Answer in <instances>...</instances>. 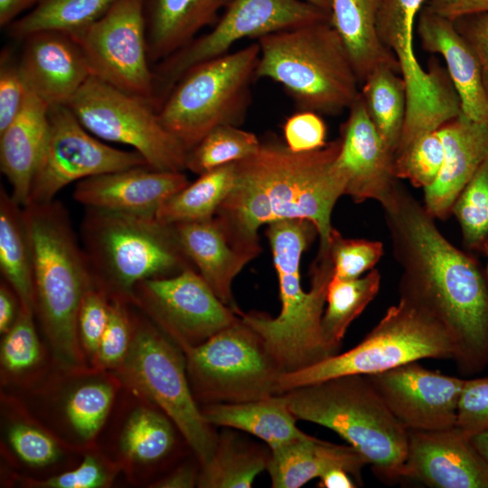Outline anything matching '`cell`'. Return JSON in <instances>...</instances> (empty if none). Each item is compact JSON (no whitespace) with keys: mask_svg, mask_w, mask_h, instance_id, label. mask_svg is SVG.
I'll return each instance as SVG.
<instances>
[{"mask_svg":"<svg viewBox=\"0 0 488 488\" xmlns=\"http://www.w3.org/2000/svg\"><path fill=\"white\" fill-rule=\"evenodd\" d=\"M49 105L30 90L20 114L0 132V168L22 207L29 202L43 149Z\"/></svg>","mask_w":488,"mask_h":488,"instance_id":"484cf974","label":"cell"},{"mask_svg":"<svg viewBox=\"0 0 488 488\" xmlns=\"http://www.w3.org/2000/svg\"><path fill=\"white\" fill-rule=\"evenodd\" d=\"M231 0H144L149 61L158 63L214 25Z\"/></svg>","mask_w":488,"mask_h":488,"instance_id":"83f0119b","label":"cell"},{"mask_svg":"<svg viewBox=\"0 0 488 488\" xmlns=\"http://www.w3.org/2000/svg\"><path fill=\"white\" fill-rule=\"evenodd\" d=\"M361 96L373 125L395 156L407 114L401 74L389 66L379 67L361 83Z\"/></svg>","mask_w":488,"mask_h":488,"instance_id":"836d02e7","label":"cell"},{"mask_svg":"<svg viewBox=\"0 0 488 488\" xmlns=\"http://www.w3.org/2000/svg\"><path fill=\"white\" fill-rule=\"evenodd\" d=\"M426 5L452 21L465 15L488 12V0H427Z\"/></svg>","mask_w":488,"mask_h":488,"instance_id":"f5cc1de1","label":"cell"},{"mask_svg":"<svg viewBox=\"0 0 488 488\" xmlns=\"http://www.w3.org/2000/svg\"><path fill=\"white\" fill-rule=\"evenodd\" d=\"M145 165L138 152L112 147L93 136L66 105H52L28 203L50 202L74 182Z\"/></svg>","mask_w":488,"mask_h":488,"instance_id":"2e32d148","label":"cell"},{"mask_svg":"<svg viewBox=\"0 0 488 488\" xmlns=\"http://www.w3.org/2000/svg\"><path fill=\"white\" fill-rule=\"evenodd\" d=\"M115 394V382L105 379L84 382L70 393L64 413L81 440L91 441L96 436L109 413Z\"/></svg>","mask_w":488,"mask_h":488,"instance_id":"ab89813d","label":"cell"},{"mask_svg":"<svg viewBox=\"0 0 488 488\" xmlns=\"http://www.w3.org/2000/svg\"><path fill=\"white\" fill-rule=\"evenodd\" d=\"M284 143L295 153L311 152L326 145V126L320 114L299 110L283 125Z\"/></svg>","mask_w":488,"mask_h":488,"instance_id":"f907efd6","label":"cell"},{"mask_svg":"<svg viewBox=\"0 0 488 488\" xmlns=\"http://www.w3.org/2000/svg\"><path fill=\"white\" fill-rule=\"evenodd\" d=\"M261 141L239 126L223 125L210 131L188 152L186 170L198 175L239 162L253 155Z\"/></svg>","mask_w":488,"mask_h":488,"instance_id":"74e56055","label":"cell"},{"mask_svg":"<svg viewBox=\"0 0 488 488\" xmlns=\"http://www.w3.org/2000/svg\"><path fill=\"white\" fill-rule=\"evenodd\" d=\"M427 0H383L377 30L382 43L395 55L407 90V114L401 139L410 143L437 130L461 113L460 100L447 74L431 60L427 71L414 51V33Z\"/></svg>","mask_w":488,"mask_h":488,"instance_id":"4fadbf2b","label":"cell"},{"mask_svg":"<svg viewBox=\"0 0 488 488\" xmlns=\"http://www.w3.org/2000/svg\"><path fill=\"white\" fill-rule=\"evenodd\" d=\"M117 370L130 389L172 420L201 466L206 464L218 435L192 394L182 349L161 329L136 319L129 350Z\"/></svg>","mask_w":488,"mask_h":488,"instance_id":"30bf717a","label":"cell"},{"mask_svg":"<svg viewBox=\"0 0 488 488\" xmlns=\"http://www.w3.org/2000/svg\"><path fill=\"white\" fill-rule=\"evenodd\" d=\"M367 376L408 431H437L455 426L465 379L427 370L418 361Z\"/></svg>","mask_w":488,"mask_h":488,"instance_id":"ac0fdd59","label":"cell"},{"mask_svg":"<svg viewBox=\"0 0 488 488\" xmlns=\"http://www.w3.org/2000/svg\"><path fill=\"white\" fill-rule=\"evenodd\" d=\"M80 232L95 281L110 298L129 303L140 282L194 267L174 226L155 217L86 208Z\"/></svg>","mask_w":488,"mask_h":488,"instance_id":"52a82bcc","label":"cell"},{"mask_svg":"<svg viewBox=\"0 0 488 488\" xmlns=\"http://www.w3.org/2000/svg\"><path fill=\"white\" fill-rule=\"evenodd\" d=\"M324 21L330 22L327 13L303 0H231L209 33L156 63L155 104L160 107L189 69L228 53L240 40Z\"/></svg>","mask_w":488,"mask_h":488,"instance_id":"5bb4252c","label":"cell"},{"mask_svg":"<svg viewBox=\"0 0 488 488\" xmlns=\"http://www.w3.org/2000/svg\"><path fill=\"white\" fill-rule=\"evenodd\" d=\"M161 412L144 406L130 414L119 437L120 451L126 460L152 465L172 452L175 443L174 424Z\"/></svg>","mask_w":488,"mask_h":488,"instance_id":"8d00e7d4","label":"cell"},{"mask_svg":"<svg viewBox=\"0 0 488 488\" xmlns=\"http://www.w3.org/2000/svg\"><path fill=\"white\" fill-rule=\"evenodd\" d=\"M235 179L236 163L200 174L196 181L189 183L162 204L155 214L156 220L174 225L213 218L233 188Z\"/></svg>","mask_w":488,"mask_h":488,"instance_id":"d6a6232c","label":"cell"},{"mask_svg":"<svg viewBox=\"0 0 488 488\" xmlns=\"http://www.w3.org/2000/svg\"><path fill=\"white\" fill-rule=\"evenodd\" d=\"M34 312L21 305L12 327L4 333L0 359L2 370L10 375L25 373L42 360V346L33 322Z\"/></svg>","mask_w":488,"mask_h":488,"instance_id":"b9f144b4","label":"cell"},{"mask_svg":"<svg viewBox=\"0 0 488 488\" xmlns=\"http://www.w3.org/2000/svg\"><path fill=\"white\" fill-rule=\"evenodd\" d=\"M66 106L93 136L132 147L151 168L186 170L188 151L150 101L90 76Z\"/></svg>","mask_w":488,"mask_h":488,"instance_id":"7c38bea8","label":"cell"},{"mask_svg":"<svg viewBox=\"0 0 488 488\" xmlns=\"http://www.w3.org/2000/svg\"><path fill=\"white\" fill-rule=\"evenodd\" d=\"M199 473L192 466L185 465L155 483L161 488H191L197 485Z\"/></svg>","mask_w":488,"mask_h":488,"instance_id":"11a10c76","label":"cell"},{"mask_svg":"<svg viewBox=\"0 0 488 488\" xmlns=\"http://www.w3.org/2000/svg\"><path fill=\"white\" fill-rule=\"evenodd\" d=\"M117 0H37L35 5L7 27L10 37L22 41L40 31L72 35L102 17Z\"/></svg>","mask_w":488,"mask_h":488,"instance_id":"e575fe53","label":"cell"},{"mask_svg":"<svg viewBox=\"0 0 488 488\" xmlns=\"http://www.w3.org/2000/svg\"><path fill=\"white\" fill-rule=\"evenodd\" d=\"M183 352L197 402L241 403L278 395L284 371L258 333L239 317Z\"/></svg>","mask_w":488,"mask_h":488,"instance_id":"8fae6325","label":"cell"},{"mask_svg":"<svg viewBox=\"0 0 488 488\" xmlns=\"http://www.w3.org/2000/svg\"><path fill=\"white\" fill-rule=\"evenodd\" d=\"M348 111L340 129L337 157L346 181L344 195L358 203L374 200L383 206L398 184L394 154L373 125L361 95Z\"/></svg>","mask_w":488,"mask_h":488,"instance_id":"d6986e66","label":"cell"},{"mask_svg":"<svg viewBox=\"0 0 488 488\" xmlns=\"http://www.w3.org/2000/svg\"><path fill=\"white\" fill-rule=\"evenodd\" d=\"M453 23L479 61L488 95V12L461 16Z\"/></svg>","mask_w":488,"mask_h":488,"instance_id":"816d5d0a","label":"cell"},{"mask_svg":"<svg viewBox=\"0 0 488 488\" xmlns=\"http://www.w3.org/2000/svg\"><path fill=\"white\" fill-rule=\"evenodd\" d=\"M474 445L488 461V430L471 437Z\"/></svg>","mask_w":488,"mask_h":488,"instance_id":"680465c9","label":"cell"},{"mask_svg":"<svg viewBox=\"0 0 488 488\" xmlns=\"http://www.w3.org/2000/svg\"><path fill=\"white\" fill-rule=\"evenodd\" d=\"M30 240L35 314L62 368L86 369L78 334V313L86 293L98 286L66 207L59 201L23 207Z\"/></svg>","mask_w":488,"mask_h":488,"instance_id":"277c9868","label":"cell"},{"mask_svg":"<svg viewBox=\"0 0 488 488\" xmlns=\"http://www.w3.org/2000/svg\"><path fill=\"white\" fill-rule=\"evenodd\" d=\"M455 347L445 326L413 301L399 296L357 345L304 369L284 372L278 394L332 378L383 372L423 359H454Z\"/></svg>","mask_w":488,"mask_h":488,"instance_id":"ba28073f","label":"cell"},{"mask_svg":"<svg viewBox=\"0 0 488 488\" xmlns=\"http://www.w3.org/2000/svg\"><path fill=\"white\" fill-rule=\"evenodd\" d=\"M19 66L29 89L49 106L67 105L91 76L71 35L40 31L23 40Z\"/></svg>","mask_w":488,"mask_h":488,"instance_id":"7402d4cb","label":"cell"},{"mask_svg":"<svg viewBox=\"0 0 488 488\" xmlns=\"http://www.w3.org/2000/svg\"><path fill=\"white\" fill-rule=\"evenodd\" d=\"M396 259L400 296L422 306L447 330L465 375L488 366V281L478 262L450 243L434 218L402 185L382 206Z\"/></svg>","mask_w":488,"mask_h":488,"instance_id":"6da1fadb","label":"cell"},{"mask_svg":"<svg viewBox=\"0 0 488 488\" xmlns=\"http://www.w3.org/2000/svg\"><path fill=\"white\" fill-rule=\"evenodd\" d=\"M408 433L402 479L432 488H488V461L455 427Z\"/></svg>","mask_w":488,"mask_h":488,"instance_id":"ffe728a7","label":"cell"},{"mask_svg":"<svg viewBox=\"0 0 488 488\" xmlns=\"http://www.w3.org/2000/svg\"><path fill=\"white\" fill-rule=\"evenodd\" d=\"M269 451L243 442L229 432L218 436L215 449L199 472L198 487L249 488L265 469Z\"/></svg>","mask_w":488,"mask_h":488,"instance_id":"1f68e13d","label":"cell"},{"mask_svg":"<svg viewBox=\"0 0 488 488\" xmlns=\"http://www.w3.org/2000/svg\"><path fill=\"white\" fill-rule=\"evenodd\" d=\"M29 92L19 61L9 49H3L0 56V132L20 114Z\"/></svg>","mask_w":488,"mask_h":488,"instance_id":"c3c4849f","label":"cell"},{"mask_svg":"<svg viewBox=\"0 0 488 488\" xmlns=\"http://www.w3.org/2000/svg\"><path fill=\"white\" fill-rule=\"evenodd\" d=\"M201 409L212 427L249 433L264 441L270 450L305 434L296 427V418L282 394L241 403L207 404Z\"/></svg>","mask_w":488,"mask_h":488,"instance_id":"f546056e","label":"cell"},{"mask_svg":"<svg viewBox=\"0 0 488 488\" xmlns=\"http://www.w3.org/2000/svg\"><path fill=\"white\" fill-rule=\"evenodd\" d=\"M455 427L469 437L488 430V377L465 380Z\"/></svg>","mask_w":488,"mask_h":488,"instance_id":"681fc988","label":"cell"},{"mask_svg":"<svg viewBox=\"0 0 488 488\" xmlns=\"http://www.w3.org/2000/svg\"><path fill=\"white\" fill-rule=\"evenodd\" d=\"M465 246L478 253L488 252V155L463 189L452 208Z\"/></svg>","mask_w":488,"mask_h":488,"instance_id":"f35d334b","label":"cell"},{"mask_svg":"<svg viewBox=\"0 0 488 488\" xmlns=\"http://www.w3.org/2000/svg\"><path fill=\"white\" fill-rule=\"evenodd\" d=\"M380 286V274L375 268L356 278L333 276L327 288L322 332L326 344L335 354L348 327L374 299Z\"/></svg>","mask_w":488,"mask_h":488,"instance_id":"d590c367","label":"cell"},{"mask_svg":"<svg viewBox=\"0 0 488 488\" xmlns=\"http://www.w3.org/2000/svg\"><path fill=\"white\" fill-rule=\"evenodd\" d=\"M368 465L350 445H336L305 434L270 450L267 472L274 488H298L328 471L342 468L361 484V470Z\"/></svg>","mask_w":488,"mask_h":488,"instance_id":"4316f807","label":"cell"},{"mask_svg":"<svg viewBox=\"0 0 488 488\" xmlns=\"http://www.w3.org/2000/svg\"><path fill=\"white\" fill-rule=\"evenodd\" d=\"M6 437L16 456L30 466L49 465L56 462L61 454L55 438L30 422L13 423L7 430Z\"/></svg>","mask_w":488,"mask_h":488,"instance_id":"f6af8a7d","label":"cell"},{"mask_svg":"<svg viewBox=\"0 0 488 488\" xmlns=\"http://www.w3.org/2000/svg\"><path fill=\"white\" fill-rule=\"evenodd\" d=\"M258 57V43L252 42L194 65L172 88L158 114L188 152L213 128L242 124Z\"/></svg>","mask_w":488,"mask_h":488,"instance_id":"9c48e42d","label":"cell"},{"mask_svg":"<svg viewBox=\"0 0 488 488\" xmlns=\"http://www.w3.org/2000/svg\"><path fill=\"white\" fill-rule=\"evenodd\" d=\"M117 471L116 465L98 455L88 454L76 468L29 484L40 488H101L112 483Z\"/></svg>","mask_w":488,"mask_h":488,"instance_id":"7dc6e473","label":"cell"},{"mask_svg":"<svg viewBox=\"0 0 488 488\" xmlns=\"http://www.w3.org/2000/svg\"><path fill=\"white\" fill-rule=\"evenodd\" d=\"M21 302L14 289L4 280L0 285V333H5L14 324Z\"/></svg>","mask_w":488,"mask_h":488,"instance_id":"db71d44e","label":"cell"},{"mask_svg":"<svg viewBox=\"0 0 488 488\" xmlns=\"http://www.w3.org/2000/svg\"><path fill=\"white\" fill-rule=\"evenodd\" d=\"M437 130L444 161L436 181L424 189V207L434 219L444 220L488 155V125L460 113Z\"/></svg>","mask_w":488,"mask_h":488,"instance_id":"603a6c76","label":"cell"},{"mask_svg":"<svg viewBox=\"0 0 488 488\" xmlns=\"http://www.w3.org/2000/svg\"><path fill=\"white\" fill-rule=\"evenodd\" d=\"M130 302L140 306L182 351L201 344L239 317L195 267L140 282Z\"/></svg>","mask_w":488,"mask_h":488,"instance_id":"e0dca14e","label":"cell"},{"mask_svg":"<svg viewBox=\"0 0 488 488\" xmlns=\"http://www.w3.org/2000/svg\"><path fill=\"white\" fill-rule=\"evenodd\" d=\"M127 303L124 299L110 298L108 322L93 362L97 369L117 370L129 350L134 318L129 314Z\"/></svg>","mask_w":488,"mask_h":488,"instance_id":"ee69618b","label":"cell"},{"mask_svg":"<svg viewBox=\"0 0 488 488\" xmlns=\"http://www.w3.org/2000/svg\"><path fill=\"white\" fill-rule=\"evenodd\" d=\"M416 32L423 50L440 54L460 100L461 113L488 125V95L479 61L452 20L421 8Z\"/></svg>","mask_w":488,"mask_h":488,"instance_id":"cb8c5ba5","label":"cell"},{"mask_svg":"<svg viewBox=\"0 0 488 488\" xmlns=\"http://www.w3.org/2000/svg\"><path fill=\"white\" fill-rule=\"evenodd\" d=\"M257 42L255 77L280 84L299 110L337 115L360 97L347 48L329 21L275 32Z\"/></svg>","mask_w":488,"mask_h":488,"instance_id":"8992f818","label":"cell"},{"mask_svg":"<svg viewBox=\"0 0 488 488\" xmlns=\"http://www.w3.org/2000/svg\"><path fill=\"white\" fill-rule=\"evenodd\" d=\"M173 226L183 251L195 269L218 298L238 313L239 309L233 302L231 285L255 257L230 243L215 216Z\"/></svg>","mask_w":488,"mask_h":488,"instance_id":"d4e9b609","label":"cell"},{"mask_svg":"<svg viewBox=\"0 0 488 488\" xmlns=\"http://www.w3.org/2000/svg\"><path fill=\"white\" fill-rule=\"evenodd\" d=\"M0 270L21 305L35 314L33 258L23 207L0 187Z\"/></svg>","mask_w":488,"mask_h":488,"instance_id":"4dcf8cb0","label":"cell"},{"mask_svg":"<svg viewBox=\"0 0 488 488\" xmlns=\"http://www.w3.org/2000/svg\"><path fill=\"white\" fill-rule=\"evenodd\" d=\"M382 1L331 0L330 23L344 42L361 84L381 66L400 73L395 55L382 43L378 33Z\"/></svg>","mask_w":488,"mask_h":488,"instance_id":"f1b7e54d","label":"cell"},{"mask_svg":"<svg viewBox=\"0 0 488 488\" xmlns=\"http://www.w3.org/2000/svg\"><path fill=\"white\" fill-rule=\"evenodd\" d=\"M444 161V145L438 130L416 139L395 155L394 174L417 188L426 189L437 178Z\"/></svg>","mask_w":488,"mask_h":488,"instance_id":"60d3db41","label":"cell"},{"mask_svg":"<svg viewBox=\"0 0 488 488\" xmlns=\"http://www.w3.org/2000/svg\"><path fill=\"white\" fill-rule=\"evenodd\" d=\"M110 309V297L96 286L84 296L78 313V334L83 352L94 362L106 330Z\"/></svg>","mask_w":488,"mask_h":488,"instance_id":"bcb514c9","label":"cell"},{"mask_svg":"<svg viewBox=\"0 0 488 488\" xmlns=\"http://www.w3.org/2000/svg\"><path fill=\"white\" fill-rule=\"evenodd\" d=\"M486 255H487V258H488V252H487ZM485 275H486L487 281H488V258H487V267H486V273H485Z\"/></svg>","mask_w":488,"mask_h":488,"instance_id":"94428289","label":"cell"},{"mask_svg":"<svg viewBox=\"0 0 488 488\" xmlns=\"http://www.w3.org/2000/svg\"><path fill=\"white\" fill-rule=\"evenodd\" d=\"M353 477L344 469L334 468L319 478L318 487L320 488H354L357 483Z\"/></svg>","mask_w":488,"mask_h":488,"instance_id":"6f0895ef","label":"cell"},{"mask_svg":"<svg viewBox=\"0 0 488 488\" xmlns=\"http://www.w3.org/2000/svg\"><path fill=\"white\" fill-rule=\"evenodd\" d=\"M328 252L333 264V277L356 278L372 269L383 255V244L376 240L344 238L333 228Z\"/></svg>","mask_w":488,"mask_h":488,"instance_id":"7bdbcfd3","label":"cell"},{"mask_svg":"<svg viewBox=\"0 0 488 488\" xmlns=\"http://www.w3.org/2000/svg\"><path fill=\"white\" fill-rule=\"evenodd\" d=\"M318 235L305 220H286L267 225L281 303L277 316L260 313L237 314L261 338L284 372L296 371L335 353L326 344L322 318L330 280L333 276L329 252L318 250L311 267V287L304 290L300 262L305 250Z\"/></svg>","mask_w":488,"mask_h":488,"instance_id":"3957f363","label":"cell"},{"mask_svg":"<svg viewBox=\"0 0 488 488\" xmlns=\"http://www.w3.org/2000/svg\"><path fill=\"white\" fill-rule=\"evenodd\" d=\"M36 3L37 0H0V26L6 28Z\"/></svg>","mask_w":488,"mask_h":488,"instance_id":"9f6ffc18","label":"cell"},{"mask_svg":"<svg viewBox=\"0 0 488 488\" xmlns=\"http://www.w3.org/2000/svg\"><path fill=\"white\" fill-rule=\"evenodd\" d=\"M282 395L296 419L335 432L380 479H402L408 430L390 412L367 375H343Z\"/></svg>","mask_w":488,"mask_h":488,"instance_id":"5b68a950","label":"cell"},{"mask_svg":"<svg viewBox=\"0 0 488 488\" xmlns=\"http://www.w3.org/2000/svg\"><path fill=\"white\" fill-rule=\"evenodd\" d=\"M71 37L80 47L92 77L156 108L144 0H117L102 17Z\"/></svg>","mask_w":488,"mask_h":488,"instance_id":"9a60e30c","label":"cell"},{"mask_svg":"<svg viewBox=\"0 0 488 488\" xmlns=\"http://www.w3.org/2000/svg\"><path fill=\"white\" fill-rule=\"evenodd\" d=\"M340 146L337 138L320 149L295 153L270 139L236 162L235 183L215 214L230 243L256 258L263 225L305 220L317 230L319 249L327 250L332 212L346 186L337 164Z\"/></svg>","mask_w":488,"mask_h":488,"instance_id":"7a4b0ae2","label":"cell"},{"mask_svg":"<svg viewBox=\"0 0 488 488\" xmlns=\"http://www.w3.org/2000/svg\"><path fill=\"white\" fill-rule=\"evenodd\" d=\"M321 10L327 13L330 15L331 11V0H303Z\"/></svg>","mask_w":488,"mask_h":488,"instance_id":"91938a15","label":"cell"},{"mask_svg":"<svg viewBox=\"0 0 488 488\" xmlns=\"http://www.w3.org/2000/svg\"><path fill=\"white\" fill-rule=\"evenodd\" d=\"M188 183L183 172L137 166L81 180L73 198L85 208L155 217L162 204Z\"/></svg>","mask_w":488,"mask_h":488,"instance_id":"44dd1931","label":"cell"}]
</instances>
